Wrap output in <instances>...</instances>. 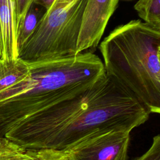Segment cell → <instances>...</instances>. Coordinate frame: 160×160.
Returning a JSON list of instances; mask_svg holds the SVG:
<instances>
[{"label": "cell", "mask_w": 160, "mask_h": 160, "mask_svg": "<svg viewBox=\"0 0 160 160\" xmlns=\"http://www.w3.org/2000/svg\"><path fill=\"white\" fill-rule=\"evenodd\" d=\"M149 115L132 92L105 74L82 94L21 119L4 137L28 151L61 152L91 136L131 132Z\"/></svg>", "instance_id": "cell-1"}, {"label": "cell", "mask_w": 160, "mask_h": 160, "mask_svg": "<svg viewBox=\"0 0 160 160\" xmlns=\"http://www.w3.org/2000/svg\"><path fill=\"white\" fill-rule=\"evenodd\" d=\"M27 62L28 74L0 92V137L24 118L82 94L106 74L102 60L89 50Z\"/></svg>", "instance_id": "cell-2"}, {"label": "cell", "mask_w": 160, "mask_h": 160, "mask_svg": "<svg viewBox=\"0 0 160 160\" xmlns=\"http://www.w3.org/2000/svg\"><path fill=\"white\" fill-rule=\"evenodd\" d=\"M99 49L106 74L132 92L150 114H159L160 28L130 21L115 28Z\"/></svg>", "instance_id": "cell-3"}, {"label": "cell", "mask_w": 160, "mask_h": 160, "mask_svg": "<svg viewBox=\"0 0 160 160\" xmlns=\"http://www.w3.org/2000/svg\"><path fill=\"white\" fill-rule=\"evenodd\" d=\"M86 2L87 0H55L19 49L18 58L31 62L76 55Z\"/></svg>", "instance_id": "cell-4"}, {"label": "cell", "mask_w": 160, "mask_h": 160, "mask_svg": "<svg viewBox=\"0 0 160 160\" xmlns=\"http://www.w3.org/2000/svg\"><path fill=\"white\" fill-rule=\"evenodd\" d=\"M130 132L113 130L91 136L64 152H52L66 160H128Z\"/></svg>", "instance_id": "cell-5"}, {"label": "cell", "mask_w": 160, "mask_h": 160, "mask_svg": "<svg viewBox=\"0 0 160 160\" xmlns=\"http://www.w3.org/2000/svg\"><path fill=\"white\" fill-rule=\"evenodd\" d=\"M119 0H87L77 41L76 54L96 48Z\"/></svg>", "instance_id": "cell-6"}, {"label": "cell", "mask_w": 160, "mask_h": 160, "mask_svg": "<svg viewBox=\"0 0 160 160\" xmlns=\"http://www.w3.org/2000/svg\"><path fill=\"white\" fill-rule=\"evenodd\" d=\"M0 21L3 42L4 61L18 59L16 0H0Z\"/></svg>", "instance_id": "cell-7"}, {"label": "cell", "mask_w": 160, "mask_h": 160, "mask_svg": "<svg viewBox=\"0 0 160 160\" xmlns=\"http://www.w3.org/2000/svg\"><path fill=\"white\" fill-rule=\"evenodd\" d=\"M28 63L20 58L0 61V92L13 86L28 73Z\"/></svg>", "instance_id": "cell-8"}, {"label": "cell", "mask_w": 160, "mask_h": 160, "mask_svg": "<svg viewBox=\"0 0 160 160\" xmlns=\"http://www.w3.org/2000/svg\"><path fill=\"white\" fill-rule=\"evenodd\" d=\"M45 12V9L40 6L34 3L30 6L18 33V52L34 32Z\"/></svg>", "instance_id": "cell-9"}, {"label": "cell", "mask_w": 160, "mask_h": 160, "mask_svg": "<svg viewBox=\"0 0 160 160\" xmlns=\"http://www.w3.org/2000/svg\"><path fill=\"white\" fill-rule=\"evenodd\" d=\"M134 8L143 22L160 28V0H138Z\"/></svg>", "instance_id": "cell-10"}, {"label": "cell", "mask_w": 160, "mask_h": 160, "mask_svg": "<svg viewBox=\"0 0 160 160\" xmlns=\"http://www.w3.org/2000/svg\"><path fill=\"white\" fill-rule=\"evenodd\" d=\"M0 160H38L31 151L19 147L16 149L1 153Z\"/></svg>", "instance_id": "cell-11"}, {"label": "cell", "mask_w": 160, "mask_h": 160, "mask_svg": "<svg viewBox=\"0 0 160 160\" xmlns=\"http://www.w3.org/2000/svg\"><path fill=\"white\" fill-rule=\"evenodd\" d=\"M134 160H160V135L154 136L148 151Z\"/></svg>", "instance_id": "cell-12"}, {"label": "cell", "mask_w": 160, "mask_h": 160, "mask_svg": "<svg viewBox=\"0 0 160 160\" xmlns=\"http://www.w3.org/2000/svg\"><path fill=\"white\" fill-rule=\"evenodd\" d=\"M34 0H16L18 33L24 17Z\"/></svg>", "instance_id": "cell-13"}, {"label": "cell", "mask_w": 160, "mask_h": 160, "mask_svg": "<svg viewBox=\"0 0 160 160\" xmlns=\"http://www.w3.org/2000/svg\"><path fill=\"white\" fill-rule=\"evenodd\" d=\"M38 160H65L61 156L49 151H31Z\"/></svg>", "instance_id": "cell-14"}, {"label": "cell", "mask_w": 160, "mask_h": 160, "mask_svg": "<svg viewBox=\"0 0 160 160\" xmlns=\"http://www.w3.org/2000/svg\"><path fill=\"white\" fill-rule=\"evenodd\" d=\"M19 147L5 137H0V154L16 149Z\"/></svg>", "instance_id": "cell-15"}, {"label": "cell", "mask_w": 160, "mask_h": 160, "mask_svg": "<svg viewBox=\"0 0 160 160\" xmlns=\"http://www.w3.org/2000/svg\"><path fill=\"white\" fill-rule=\"evenodd\" d=\"M55 0H34L32 3L36 5L40 6L47 11L52 4Z\"/></svg>", "instance_id": "cell-16"}, {"label": "cell", "mask_w": 160, "mask_h": 160, "mask_svg": "<svg viewBox=\"0 0 160 160\" xmlns=\"http://www.w3.org/2000/svg\"><path fill=\"white\" fill-rule=\"evenodd\" d=\"M3 57V42H2V30H1V24L0 21V61L2 60Z\"/></svg>", "instance_id": "cell-17"}, {"label": "cell", "mask_w": 160, "mask_h": 160, "mask_svg": "<svg viewBox=\"0 0 160 160\" xmlns=\"http://www.w3.org/2000/svg\"><path fill=\"white\" fill-rule=\"evenodd\" d=\"M54 153H55V152H54ZM61 157H62V156H61ZM62 158H63V157H62ZM64 159H65V160H66L65 158H64Z\"/></svg>", "instance_id": "cell-18"}]
</instances>
